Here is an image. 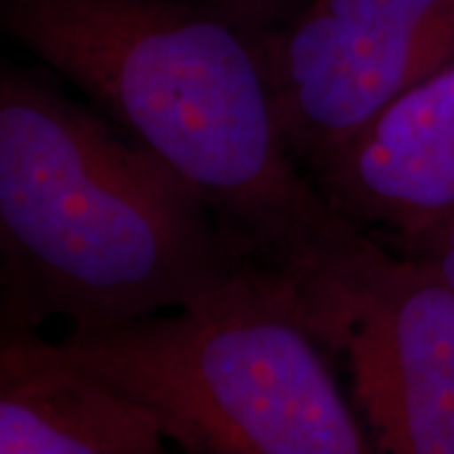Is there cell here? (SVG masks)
<instances>
[{
  "label": "cell",
  "mask_w": 454,
  "mask_h": 454,
  "mask_svg": "<svg viewBox=\"0 0 454 454\" xmlns=\"http://www.w3.org/2000/svg\"><path fill=\"white\" fill-rule=\"evenodd\" d=\"M0 38L190 182L245 265L301 288L376 240L293 157L255 23L225 0H0Z\"/></svg>",
  "instance_id": "6da1fadb"
},
{
  "label": "cell",
  "mask_w": 454,
  "mask_h": 454,
  "mask_svg": "<svg viewBox=\"0 0 454 454\" xmlns=\"http://www.w3.org/2000/svg\"><path fill=\"white\" fill-rule=\"evenodd\" d=\"M245 268L190 182L49 74L0 56V333L131 324Z\"/></svg>",
  "instance_id": "7a4b0ae2"
},
{
  "label": "cell",
  "mask_w": 454,
  "mask_h": 454,
  "mask_svg": "<svg viewBox=\"0 0 454 454\" xmlns=\"http://www.w3.org/2000/svg\"><path fill=\"white\" fill-rule=\"evenodd\" d=\"M61 346L184 452H373L295 288L273 270L245 268L192 306L66 333Z\"/></svg>",
  "instance_id": "3957f363"
},
{
  "label": "cell",
  "mask_w": 454,
  "mask_h": 454,
  "mask_svg": "<svg viewBox=\"0 0 454 454\" xmlns=\"http://www.w3.org/2000/svg\"><path fill=\"white\" fill-rule=\"evenodd\" d=\"M295 295L328 356L348 366L373 452L454 454V288L437 268L373 240Z\"/></svg>",
  "instance_id": "277c9868"
},
{
  "label": "cell",
  "mask_w": 454,
  "mask_h": 454,
  "mask_svg": "<svg viewBox=\"0 0 454 454\" xmlns=\"http://www.w3.org/2000/svg\"><path fill=\"white\" fill-rule=\"evenodd\" d=\"M255 33L283 137L313 179L387 104L454 59V0H298Z\"/></svg>",
  "instance_id": "5b68a950"
},
{
  "label": "cell",
  "mask_w": 454,
  "mask_h": 454,
  "mask_svg": "<svg viewBox=\"0 0 454 454\" xmlns=\"http://www.w3.org/2000/svg\"><path fill=\"white\" fill-rule=\"evenodd\" d=\"M313 182L343 217L396 243L454 215V59L387 104Z\"/></svg>",
  "instance_id": "8992f818"
},
{
  "label": "cell",
  "mask_w": 454,
  "mask_h": 454,
  "mask_svg": "<svg viewBox=\"0 0 454 454\" xmlns=\"http://www.w3.org/2000/svg\"><path fill=\"white\" fill-rule=\"evenodd\" d=\"M152 414L41 331L0 333V454H157Z\"/></svg>",
  "instance_id": "52a82bcc"
},
{
  "label": "cell",
  "mask_w": 454,
  "mask_h": 454,
  "mask_svg": "<svg viewBox=\"0 0 454 454\" xmlns=\"http://www.w3.org/2000/svg\"><path fill=\"white\" fill-rule=\"evenodd\" d=\"M399 250L429 260L454 288V215H450L437 227L427 230L417 238L402 240Z\"/></svg>",
  "instance_id": "ba28073f"
},
{
  "label": "cell",
  "mask_w": 454,
  "mask_h": 454,
  "mask_svg": "<svg viewBox=\"0 0 454 454\" xmlns=\"http://www.w3.org/2000/svg\"><path fill=\"white\" fill-rule=\"evenodd\" d=\"M227 3L245 18H250L255 23H265V20H273L280 13H286L298 0H227Z\"/></svg>",
  "instance_id": "9c48e42d"
}]
</instances>
